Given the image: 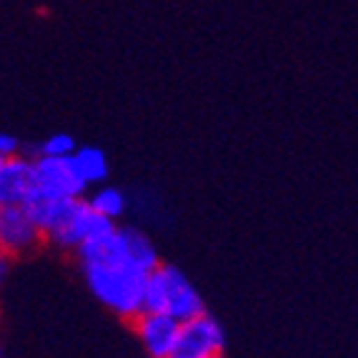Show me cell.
Returning <instances> with one entry per match:
<instances>
[{"mask_svg":"<svg viewBox=\"0 0 358 358\" xmlns=\"http://www.w3.org/2000/svg\"><path fill=\"white\" fill-rule=\"evenodd\" d=\"M73 253L85 286L108 310L128 321L143 310L145 278L161 263L148 233L115 223L83 241Z\"/></svg>","mask_w":358,"mask_h":358,"instance_id":"obj_1","label":"cell"},{"mask_svg":"<svg viewBox=\"0 0 358 358\" xmlns=\"http://www.w3.org/2000/svg\"><path fill=\"white\" fill-rule=\"evenodd\" d=\"M143 310L166 313L176 321H188V318L203 313L206 303L193 281L178 266L161 261L145 278Z\"/></svg>","mask_w":358,"mask_h":358,"instance_id":"obj_2","label":"cell"},{"mask_svg":"<svg viewBox=\"0 0 358 358\" xmlns=\"http://www.w3.org/2000/svg\"><path fill=\"white\" fill-rule=\"evenodd\" d=\"M115 223L118 221L93 213L85 196L66 198L60 203L58 213L53 215V221L48 223V228L43 231V241H48L50 245H55L60 251H76L83 241H88L90 236H96L101 231H108Z\"/></svg>","mask_w":358,"mask_h":358,"instance_id":"obj_3","label":"cell"},{"mask_svg":"<svg viewBox=\"0 0 358 358\" xmlns=\"http://www.w3.org/2000/svg\"><path fill=\"white\" fill-rule=\"evenodd\" d=\"M223 346H226V331L218 318L203 310L188 321H180L173 351L168 358H213L223 353Z\"/></svg>","mask_w":358,"mask_h":358,"instance_id":"obj_4","label":"cell"},{"mask_svg":"<svg viewBox=\"0 0 358 358\" xmlns=\"http://www.w3.org/2000/svg\"><path fill=\"white\" fill-rule=\"evenodd\" d=\"M33 191L48 198H80L88 185L80 180L71 155L50 158V155H33Z\"/></svg>","mask_w":358,"mask_h":358,"instance_id":"obj_5","label":"cell"},{"mask_svg":"<svg viewBox=\"0 0 358 358\" xmlns=\"http://www.w3.org/2000/svg\"><path fill=\"white\" fill-rule=\"evenodd\" d=\"M43 243V231L20 203L0 206V251L10 258L25 256Z\"/></svg>","mask_w":358,"mask_h":358,"instance_id":"obj_6","label":"cell"},{"mask_svg":"<svg viewBox=\"0 0 358 358\" xmlns=\"http://www.w3.org/2000/svg\"><path fill=\"white\" fill-rule=\"evenodd\" d=\"M180 321L166 316V313H155V310H141L133 318V329L141 341L143 351L148 358H168L173 351L176 336H178Z\"/></svg>","mask_w":358,"mask_h":358,"instance_id":"obj_7","label":"cell"},{"mask_svg":"<svg viewBox=\"0 0 358 358\" xmlns=\"http://www.w3.org/2000/svg\"><path fill=\"white\" fill-rule=\"evenodd\" d=\"M33 158L25 153L3 158L0 163V206L23 203L33 191Z\"/></svg>","mask_w":358,"mask_h":358,"instance_id":"obj_8","label":"cell"},{"mask_svg":"<svg viewBox=\"0 0 358 358\" xmlns=\"http://www.w3.org/2000/svg\"><path fill=\"white\" fill-rule=\"evenodd\" d=\"M71 161L76 166L78 176L88 188L98 183H106L108 173H110V163H108V155L98 145H76V150L71 153Z\"/></svg>","mask_w":358,"mask_h":358,"instance_id":"obj_9","label":"cell"},{"mask_svg":"<svg viewBox=\"0 0 358 358\" xmlns=\"http://www.w3.org/2000/svg\"><path fill=\"white\" fill-rule=\"evenodd\" d=\"M85 201L93 208V213L103 215V218H110V221H118L120 215L128 210V198L118 185H108V183L93 185V191H90V196H85Z\"/></svg>","mask_w":358,"mask_h":358,"instance_id":"obj_10","label":"cell"},{"mask_svg":"<svg viewBox=\"0 0 358 358\" xmlns=\"http://www.w3.org/2000/svg\"><path fill=\"white\" fill-rule=\"evenodd\" d=\"M76 138L71 136V133H50L45 141H41V143L33 145V150H30V158L33 155H50V158H66V155H71L73 150H76Z\"/></svg>","mask_w":358,"mask_h":358,"instance_id":"obj_11","label":"cell"},{"mask_svg":"<svg viewBox=\"0 0 358 358\" xmlns=\"http://www.w3.org/2000/svg\"><path fill=\"white\" fill-rule=\"evenodd\" d=\"M18 153H23L20 138L13 136V133L0 131V158H10V155H18Z\"/></svg>","mask_w":358,"mask_h":358,"instance_id":"obj_12","label":"cell"},{"mask_svg":"<svg viewBox=\"0 0 358 358\" xmlns=\"http://www.w3.org/2000/svg\"><path fill=\"white\" fill-rule=\"evenodd\" d=\"M10 271H13V258L8 253L0 251V286L10 278Z\"/></svg>","mask_w":358,"mask_h":358,"instance_id":"obj_13","label":"cell"},{"mask_svg":"<svg viewBox=\"0 0 358 358\" xmlns=\"http://www.w3.org/2000/svg\"><path fill=\"white\" fill-rule=\"evenodd\" d=\"M213 358H223V353H218V356H213Z\"/></svg>","mask_w":358,"mask_h":358,"instance_id":"obj_14","label":"cell"},{"mask_svg":"<svg viewBox=\"0 0 358 358\" xmlns=\"http://www.w3.org/2000/svg\"><path fill=\"white\" fill-rule=\"evenodd\" d=\"M0 358H3V348H0Z\"/></svg>","mask_w":358,"mask_h":358,"instance_id":"obj_15","label":"cell"},{"mask_svg":"<svg viewBox=\"0 0 358 358\" xmlns=\"http://www.w3.org/2000/svg\"><path fill=\"white\" fill-rule=\"evenodd\" d=\"M0 163H3V158H0Z\"/></svg>","mask_w":358,"mask_h":358,"instance_id":"obj_16","label":"cell"}]
</instances>
